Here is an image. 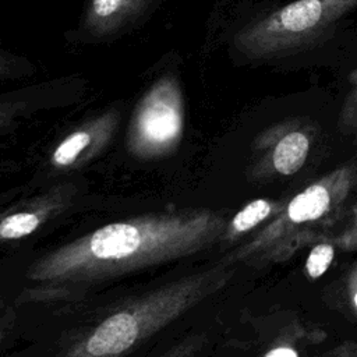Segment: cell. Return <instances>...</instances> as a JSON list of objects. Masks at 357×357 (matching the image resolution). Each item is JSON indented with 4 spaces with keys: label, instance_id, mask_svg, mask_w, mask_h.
<instances>
[{
    "label": "cell",
    "instance_id": "6da1fadb",
    "mask_svg": "<svg viewBox=\"0 0 357 357\" xmlns=\"http://www.w3.org/2000/svg\"><path fill=\"white\" fill-rule=\"evenodd\" d=\"M226 229L208 209L158 212L105 225L38 259L26 276L47 286L88 283L199 252Z\"/></svg>",
    "mask_w": 357,
    "mask_h": 357
},
{
    "label": "cell",
    "instance_id": "7a4b0ae2",
    "mask_svg": "<svg viewBox=\"0 0 357 357\" xmlns=\"http://www.w3.org/2000/svg\"><path fill=\"white\" fill-rule=\"evenodd\" d=\"M227 278L222 265L169 282L105 317L60 357H124L220 289Z\"/></svg>",
    "mask_w": 357,
    "mask_h": 357
},
{
    "label": "cell",
    "instance_id": "3957f363",
    "mask_svg": "<svg viewBox=\"0 0 357 357\" xmlns=\"http://www.w3.org/2000/svg\"><path fill=\"white\" fill-rule=\"evenodd\" d=\"M356 178L357 166L347 165L310 184L229 261L257 264L287 259L335 223Z\"/></svg>",
    "mask_w": 357,
    "mask_h": 357
},
{
    "label": "cell",
    "instance_id": "277c9868",
    "mask_svg": "<svg viewBox=\"0 0 357 357\" xmlns=\"http://www.w3.org/2000/svg\"><path fill=\"white\" fill-rule=\"evenodd\" d=\"M357 0H294L243 26L234 45L247 59L275 60L326 40Z\"/></svg>",
    "mask_w": 357,
    "mask_h": 357
},
{
    "label": "cell",
    "instance_id": "5b68a950",
    "mask_svg": "<svg viewBox=\"0 0 357 357\" xmlns=\"http://www.w3.org/2000/svg\"><path fill=\"white\" fill-rule=\"evenodd\" d=\"M184 132V99L173 75L158 78L137 103L127 134V148L138 159L172 153Z\"/></svg>",
    "mask_w": 357,
    "mask_h": 357
},
{
    "label": "cell",
    "instance_id": "8992f818",
    "mask_svg": "<svg viewBox=\"0 0 357 357\" xmlns=\"http://www.w3.org/2000/svg\"><path fill=\"white\" fill-rule=\"evenodd\" d=\"M75 194V185L73 183H64L1 211L0 243L20 240L32 234L47 220L64 212L71 205Z\"/></svg>",
    "mask_w": 357,
    "mask_h": 357
},
{
    "label": "cell",
    "instance_id": "52a82bcc",
    "mask_svg": "<svg viewBox=\"0 0 357 357\" xmlns=\"http://www.w3.org/2000/svg\"><path fill=\"white\" fill-rule=\"evenodd\" d=\"M312 134L314 130L310 121L290 119L262 132L257 138L255 146L264 152V160H269L276 173L290 176L305 163Z\"/></svg>",
    "mask_w": 357,
    "mask_h": 357
},
{
    "label": "cell",
    "instance_id": "ba28073f",
    "mask_svg": "<svg viewBox=\"0 0 357 357\" xmlns=\"http://www.w3.org/2000/svg\"><path fill=\"white\" fill-rule=\"evenodd\" d=\"M120 109H110L66 135L50 156L57 169H74L93 159L112 139L119 123Z\"/></svg>",
    "mask_w": 357,
    "mask_h": 357
},
{
    "label": "cell",
    "instance_id": "9c48e42d",
    "mask_svg": "<svg viewBox=\"0 0 357 357\" xmlns=\"http://www.w3.org/2000/svg\"><path fill=\"white\" fill-rule=\"evenodd\" d=\"M151 0H91L84 28L92 36H107L139 14Z\"/></svg>",
    "mask_w": 357,
    "mask_h": 357
},
{
    "label": "cell",
    "instance_id": "30bf717a",
    "mask_svg": "<svg viewBox=\"0 0 357 357\" xmlns=\"http://www.w3.org/2000/svg\"><path fill=\"white\" fill-rule=\"evenodd\" d=\"M282 208L283 206L269 199H254L233 216L230 223L226 226L222 237L225 240H229L245 231H250L265 219H268L273 212H279Z\"/></svg>",
    "mask_w": 357,
    "mask_h": 357
},
{
    "label": "cell",
    "instance_id": "8fae6325",
    "mask_svg": "<svg viewBox=\"0 0 357 357\" xmlns=\"http://www.w3.org/2000/svg\"><path fill=\"white\" fill-rule=\"evenodd\" d=\"M49 89V85H36L0 95V130L32 110L39 100V95Z\"/></svg>",
    "mask_w": 357,
    "mask_h": 357
},
{
    "label": "cell",
    "instance_id": "7c38bea8",
    "mask_svg": "<svg viewBox=\"0 0 357 357\" xmlns=\"http://www.w3.org/2000/svg\"><path fill=\"white\" fill-rule=\"evenodd\" d=\"M335 257V247L329 243H319L310 251L305 261V271L311 279L322 276Z\"/></svg>",
    "mask_w": 357,
    "mask_h": 357
},
{
    "label": "cell",
    "instance_id": "4fadbf2b",
    "mask_svg": "<svg viewBox=\"0 0 357 357\" xmlns=\"http://www.w3.org/2000/svg\"><path fill=\"white\" fill-rule=\"evenodd\" d=\"M349 84H350V91L342 107L340 123L346 128L357 130V70L349 74Z\"/></svg>",
    "mask_w": 357,
    "mask_h": 357
},
{
    "label": "cell",
    "instance_id": "5bb4252c",
    "mask_svg": "<svg viewBox=\"0 0 357 357\" xmlns=\"http://www.w3.org/2000/svg\"><path fill=\"white\" fill-rule=\"evenodd\" d=\"M29 71V66L26 61L17 59L15 56L4 52L0 47V79H7L11 77H17L20 74H26Z\"/></svg>",
    "mask_w": 357,
    "mask_h": 357
},
{
    "label": "cell",
    "instance_id": "9a60e30c",
    "mask_svg": "<svg viewBox=\"0 0 357 357\" xmlns=\"http://www.w3.org/2000/svg\"><path fill=\"white\" fill-rule=\"evenodd\" d=\"M204 340L201 336H190L183 339L180 343L174 344L163 354L158 357H194L197 351L201 349Z\"/></svg>",
    "mask_w": 357,
    "mask_h": 357
},
{
    "label": "cell",
    "instance_id": "2e32d148",
    "mask_svg": "<svg viewBox=\"0 0 357 357\" xmlns=\"http://www.w3.org/2000/svg\"><path fill=\"white\" fill-rule=\"evenodd\" d=\"M336 244L339 248H342L344 251H351V250L357 248V204H356L354 215H353L350 225L347 226V229L343 233H340L336 237Z\"/></svg>",
    "mask_w": 357,
    "mask_h": 357
},
{
    "label": "cell",
    "instance_id": "e0dca14e",
    "mask_svg": "<svg viewBox=\"0 0 357 357\" xmlns=\"http://www.w3.org/2000/svg\"><path fill=\"white\" fill-rule=\"evenodd\" d=\"M264 357H298L297 351L290 347H275L269 350Z\"/></svg>",
    "mask_w": 357,
    "mask_h": 357
},
{
    "label": "cell",
    "instance_id": "ac0fdd59",
    "mask_svg": "<svg viewBox=\"0 0 357 357\" xmlns=\"http://www.w3.org/2000/svg\"><path fill=\"white\" fill-rule=\"evenodd\" d=\"M349 291H350V297H351V301L356 307V311H357V268L354 269V272L351 273L350 276V280H349Z\"/></svg>",
    "mask_w": 357,
    "mask_h": 357
}]
</instances>
